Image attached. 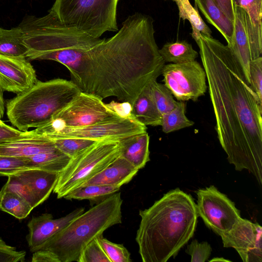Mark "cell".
<instances>
[{
	"instance_id": "obj_39",
	"label": "cell",
	"mask_w": 262,
	"mask_h": 262,
	"mask_svg": "<svg viewBox=\"0 0 262 262\" xmlns=\"http://www.w3.org/2000/svg\"><path fill=\"white\" fill-rule=\"evenodd\" d=\"M26 255V251H17L0 237V262H23L25 260Z\"/></svg>"
},
{
	"instance_id": "obj_29",
	"label": "cell",
	"mask_w": 262,
	"mask_h": 262,
	"mask_svg": "<svg viewBox=\"0 0 262 262\" xmlns=\"http://www.w3.org/2000/svg\"><path fill=\"white\" fill-rule=\"evenodd\" d=\"M120 187L101 185H82L67 194V200H89L91 202H100L111 195L118 192Z\"/></svg>"
},
{
	"instance_id": "obj_44",
	"label": "cell",
	"mask_w": 262,
	"mask_h": 262,
	"mask_svg": "<svg viewBox=\"0 0 262 262\" xmlns=\"http://www.w3.org/2000/svg\"><path fill=\"white\" fill-rule=\"evenodd\" d=\"M3 90L0 86V119L3 118L5 111V102L3 97Z\"/></svg>"
},
{
	"instance_id": "obj_40",
	"label": "cell",
	"mask_w": 262,
	"mask_h": 262,
	"mask_svg": "<svg viewBox=\"0 0 262 262\" xmlns=\"http://www.w3.org/2000/svg\"><path fill=\"white\" fill-rule=\"evenodd\" d=\"M107 106L121 118L133 116L132 114V106L127 102H117L114 101L106 104Z\"/></svg>"
},
{
	"instance_id": "obj_7",
	"label": "cell",
	"mask_w": 262,
	"mask_h": 262,
	"mask_svg": "<svg viewBox=\"0 0 262 262\" xmlns=\"http://www.w3.org/2000/svg\"><path fill=\"white\" fill-rule=\"evenodd\" d=\"M119 0H55L50 10L66 26L97 38L118 31Z\"/></svg>"
},
{
	"instance_id": "obj_41",
	"label": "cell",
	"mask_w": 262,
	"mask_h": 262,
	"mask_svg": "<svg viewBox=\"0 0 262 262\" xmlns=\"http://www.w3.org/2000/svg\"><path fill=\"white\" fill-rule=\"evenodd\" d=\"M232 21H234L235 12L233 0H212Z\"/></svg>"
},
{
	"instance_id": "obj_24",
	"label": "cell",
	"mask_w": 262,
	"mask_h": 262,
	"mask_svg": "<svg viewBox=\"0 0 262 262\" xmlns=\"http://www.w3.org/2000/svg\"><path fill=\"white\" fill-rule=\"evenodd\" d=\"M32 168H37L60 173L71 158L57 148L27 157Z\"/></svg>"
},
{
	"instance_id": "obj_45",
	"label": "cell",
	"mask_w": 262,
	"mask_h": 262,
	"mask_svg": "<svg viewBox=\"0 0 262 262\" xmlns=\"http://www.w3.org/2000/svg\"><path fill=\"white\" fill-rule=\"evenodd\" d=\"M209 261H231L230 260L225 259L223 257H214L212 259L210 260Z\"/></svg>"
},
{
	"instance_id": "obj_34",
	"label": "cell",
	"mask_w": 262,
	"mask_h": 262,
	"mask_svg": "<svg viewBox=\"0 0 262 262\" xmlns=\"http://www.w3.org/2000/svg\"><path fill=\"white\" fill-rule=\"evenodd\" d=\"M31 168L27 157L0 155V176L9 177Z\"/></svg>"
},
{
	"instance_id": "obj_22",
	"label": "cell",
	"mask_w": 262,
	"mask_h": 262,
	"mask_svg": "<svg viewBox=\"0 0 262 262\" xmlns=\"http://www.w3.org/2000/svg\"><path fill=\"white\" fill-rule=\"evenodd\" d=\"M194 2L207 21L220 32L227 45H230L234 32V22L226 16L212 0H194Z\"/></svg>"
},
{
	"instance_id": "obj_5",
	"label": "cell",
	"mask_w": 262,
	"mask_h": 262,
	"mask_svg": "<svg viewBox=\"0 0 262 262\" xmlns=\"http://www.w3.org/2000/svg\"><path fill=\"white\" fill-rule=\"evenodd\" d=\"M122 204L120 192L111 195L75 218L39 250L50 251L59 262H78L82 250L90 242L121 223Z\"/></svg>"
},
{
	"instance_id": "obj_28",
	"label": "cell",
	"mask_w": 262,
	"mask_h": 262,
	"mask_svg": "<svg viewBox=\"0 0 262 262\" xmlns=\"http://www.w3.org/2000/svg\"><path fill=\"white\" fill-rule=\"evenodd\" d=\"M33 209L24 199L2 188L0 190V210L11 214L16 219L22 220L26 218Z\"/></svg>"
},
{
	"instance_id": "obj_10",
	"label": "cell",
	"mask_w": 262,
	"mask_h": 262,
	"mask_svg": "<svg viewBox=\"0 0 262 262\" xmlns=\"http://www.w3.org/2000/svg\"><path fill=\"white\" fill-rule=\"evenodd\" d=\"M196 195L199 216L217 235L221 236L230 231L241 217L234 203L214 186L199 189Z\"/></svg>"
},
{
	"instance_id": "obj_6",
	"label": "cell",
	"mask_w": 262,
	"mask_h": 262,
	"mask_svg": "<svg viewBox=\"0 0 262 262\" xmlns=\"http://www.w3.org/2000/svg\"><path fill=\"white\" fill-rule=\"evenodd\" d=\"M81 92L71 80L61 78L44 82L38 80L7 102V117L21 132L39 127L49 122L56 112Z\"/></svg>"
},
{
	"instance_id": "obj_31",
	"label": "cell",
	"mask_w": 262,
	"mask_h": 262,
	"mask_svg": "<svg viewBox=\"0 0 262 262\" xmlns=\"http://www.w3.org/2000/svg\"><path fill=\"white\" fill-rule=\"evenodd\" d=\"M150 96L162 115L173 109L177 104L170 90L165 85L152 80L148 85Z\"/></svg>"
},
{
	"instance_id": "obj_2",
	"label": "cell",
	"mask_w": 262,
	"mask_h": 262,
	"mask_svg": "<svg viewBox=\"0 0 262 262\" xmlns=\"http://www.w3.org/2000/svg\"><path fill=\"white\" fill-rule=\"evenodd\" d=\"M154 19L135 13L117 33L88 50L78 88L101 99L114 96L132 106L147 85L162 74L165 62L155 38Z\"/></svg>"
},
{
	"instance_id": "obj_25",
	"label": "cell",
	"mask_w": 262,
	"mask_h": 262,
	"mask_svg": "<svg viewBox=\"0 0 262 262\" xmlns=\"http://www.w3.org/2000/svg\"><path fill=\"white\" fill-rule=\"evenodd\" d=\"M159 51L165 62L183 63L195 60L198 57L197 51L186 40L167 42Z\"/></svg>"
},
{
	"instance_id": "obj_18",
	"label": "cell",
	"mask_w": 262,
	"mask_h": 262,
	"mask_svg": "<svg viewBox=\"0 0 262 262\" xmlns=\"http://www.w3.org/2000/svg\"><path fill=\"white\" fill-rule=\"evenodd\" d=\"M234 6V28L231 43L228 45L242 68L245 76L250 85V63L254 60L245 21L244 11Z\"/></svg>"
},
{
	"instance_id": "obj_27",
	"label": "cell",
	"mask_w": 262,
	"mask_h": 262,
	"mask_svg": "<svg viewBox=\"0 0 262 262\" xmlns=\"http://www.w3.org/2000/svg\"><path fill=\"white\" fill-rule=\"evenodd\" d=\"M27 49L23 42V33L19 27L0 29V54L26 57Z\"/></svg>"
},
{
	"instance_id": "obj_32",
	"label": "cell",
	"mask_w": 262,
	"mask_h": 262,
	"mask_svg": "<svg viewBox=\"0 0 262 262\" xmlns=\"http://www.w3.org/2000/svg\"><path fill=\"white\" fill-rule=\"evenodd\" d=\"M52 140L56 148L70 158H74L97 141L80 138H61Z\"/></svg>"
},
{
	"instance_id": "obj_35",
	"label": "cell",
	"mask_w": 262,
	"mask_h": 262,
	"mask_svg": "<svg viewBox=\"0 0 262 262\" xmlns=\"http://www.w3.org/2000/svg\"><path fill=\"white\" fill-rule=\"evenodd\" d=\"M78 262H111L97 237L90 242L82 250Z\"/></svg>"
},
{
	"instance_id": "obj_8",
	"label": "cell",
	"mask_w": 262,
	"mask_h": 262,
	"mask_svg": "<svg viewBox=\"0 0 262 262\" xmlns=\"http://www.w3.org/2000/svg\"><path fill=\"white\" fill-rule=\"evenodd\" d=\"M120 151L119 139H105L96 141L71 158L59 173L53 192L58 199L64 198L104 169L120 155Z\"/></svg>"
},
{
	"instance_id": "obj_42",
	"label": "cell",
	"mask_w": 262,
	"mask_h": 262,
	"mask_svg": "<svg viewBox=\"0 0 262 262\" xmlns=\"http://www.w3.org/2000/svg\"><path fill=\"white\" fill-rule=\"evenodd\" d=\"M32 262H59L57 258L50 251L38 250L33 252Z\"/></svg>"
},
{
	"instance_id": "obj_38",
	"label": "cell",
	"mask_w": 262,
	"mask_h": 262,
	"mask_svg": "<svg viewBox=\"0 0 262 262\" xmlns=\"http://www.w3.org/2000/svg\"><path fill=\"white\" fill-rule=\"evenodd\" d=\"M250 85L262 102V57L259 56L250 63Z\"/></svg>"
},
{
	"instance_id": "obj_16",
	"label": "cell",
	"mask_w": 262,
	"mask_h": 262,
	"mask_svg": "<svg viewBox=\"0 0 262 262\" xmlns=\"http://www.w3.org/2000/svg\"><path fill=\"white\" fill-rule=\"evenodd\" d=\"M56 149L53 141L45 136L22 132L18 136L0 142V155L26 158Z\"/></svg>"
},
{
	"instance_id": "obj_33",
	"label": "cell",
	"mask_w": 262,
	"mask_h": 262,
	"mask_svg": "<svg viewBox=\"0 0 262 262\" xmlns=\"http://www.w3.org/2000/svg\"><path fill=\"white\" fill-rule=\"evenodd\" d=\"M97 239L111 262L132 261L129 251L123 245L114 243L102 235Z\"/></svg>"
},
{
	"instance_id": "obj_14",
	"label": "cell",
	"mask_w": 262,
	"mask_h": 262,
	"mask_svg": "<svg viewBox=\"0 0 262 262\" xmlns=\"http://www.w3.org/2000/svg\"><path fill=\"white\" fill-rule=\"evenodd\" d=\"M37 81L36 71L26 57L0 54V86L3 91L18 94Z\"/></svg>"
},
{
	"instance_id": "obj_12",
	"label": "cell",
	"mask_w": 262,
	"mask_h": 262,
	"mask_svg": "<svg viewBox=\"0 0 262 262\" xmlns=\"http://www.w3.org/2000/svg\"><path fill=\"white\" fill-rule=\"evenodd\" d=\"M146 125L132 116L119 117L83 127L63 126L50 130L41 136L51 139L80 138L95 141L105 139L120 140L146 132Z\"/></svg>"
},
{
	"instance_id": "obj_13",
	"label": "cell",
	"mask_w": 262,
	"mask_h": 262,
	"mask_svg": "<svg viewBox=\"0 0 262 262\" xmlns=\"http://www.w3.org/2000/svg\"><path fill=\"white\" fill-rule=\"evenodd\" d=\"M220 236L224 247L235 249L244 262H262V228L258 223L241 217Z\"/></svg>"
},
{
	"instance_id": "obj_30",
	"label": "cell",
	"mask_w": 262,
	"mask_h": 262,
	"mask_svg": "<svg viewBox=\"0 0 262 262\" xmlns=\"http://www.w3.org/2000/svg\"><path fill=\"white\" fill-rule=\"evenodd\" d=\"M185 101H178L177 106L172 110L162 115L161 125L163 132L167 134L194 124L185 115Z\"/></svg>"
},
{
	"instance_id": "obj_21",
	"label": "cell",
	"mask_w": 262,
	"mask_h": 262,
	"mask_svg": "<svg viewBox=\"0 0 262 262\" xmlns=\"http://www.w3.org/2000/svg\"><path fill=\"white\" fill-rule=\"evenodd\" d=\"M120 156L139 170L150 160L149 136L146 132L120 139Z\"/></svg>"
},
{
	"instance_id": "obj_43",
	"label": "cell",
	"mask_w": 262,
	"mask_h": 262,
	"mask_svg": "<svg viewBox=\"0 0 262 262\" xmlns=\"http://www.w3.org/2000/svg\"><path fill=\"white\" fill-rule=\"evenodd\" d=\"M21 131L14 128L3 121L0 122V142L19 136Z\"/></svg>"
},
{
	"instance_id": "obj_37",
	"label": "cell",
	"mask_w": 262,
	"mask_h": 262,
	"mask_svg": "<svg viewBox=\"0 0 262 262\" xmlns=\"http://www.w3.org/2000/svg\"><path fill=\"white\" fill-rule=\"evenodd\" d=\"M212 248L207 242L199 243L198 240H193L187 246L185 251L191 256V262H205L210 257Z\"/></svg>"
},
{
	"instance_id": "obj_1",
	"label": "cell",
	"mask_w": 262,
	"mask_h": 262,
	"mask_svg": "<svg viewBox=\"0 0 262 262\" xmlns=\"http://www.w3.org/2000/svg\"><path fill=\"white\" fill-rule=\"evenodd\" d=\"M208 84L215 130L230 164L262 184V102L230 48L201 34L195 41Z\"/></svg>"
},
{
	"instance_id": "obj_19",
	"label": "cell",
	"mask_w": 262,
	"mask_h": 262,
	"mask_svg": "<svg viewBox=\"0 0 262 262\" xmlns=\"http://www.w3.org/2000/svg\"><path fill=\"white\" fill-rule=\"evenodd\" d=\"M14 175L27 185L38 206L47 200L53 191L59 173L31 168L22 170Z\"/></svg>"
},
{
	"instance_id": "obj_17",
	"label": "cell",
	"mask_w": 262,
	"mask_h": 262,
	"mask_svg": "<svg viewBox=\"0 0 262 262\" xmlns=\"http://www.w3.org/2000/svg\"><path fill=\"white\" fill-rule=\"evenodd\" d=\"M242 8L253 59L262 53V0H233Z\"/></svg>"
},
{
	"instance_id": "obj_46",
	"label": "cell",
	"mask_w": 262,
	"mask_h": 262,
	"mask_svg": "<svg viewBox=\"0 0 262 262\" xmlns=\"http://www.w3.org/2000/svg\"><path fill=\"white\" fill-rule=\"evenodd\" d=\"M2 121L0 119V122H2Z\"/></svg>"
},
{
	"instance_id": "obj_47",
	"label": "cell",
	"mask_w": 262,
	"mask_h": 262,
	"mask_svg": "<svg viewBox=\"0 0 262 262\" xmlns=\"http://www.w3.org/2000/svg\"><path fill=\"white\" fill-rule=\"evenodd\" d=\"M0 29H1V28H0Z\"/></svg>"
},
{
	"instance_id": "obj_3",
	"label": "cell",
	"mask_w": 262,
	"mask_h": 262,
	"mask_svg": "<svg viewBox=\"0 0 262 262\" xmlns=\"http://www.w3.org/2000/svg\"><path fill=\"white\" fill-rule=\"evenodd\" d=\"M139 214L136 241L143 262H166L175 257L193 237L199 217L191 195L179 188Z\"/></svg>"
},
{
	"instance_id": "obj_9",
	"label": "cell",
	"mask_w": 262,
	"mask_h": 262,
	"mask_svg": "<svg viewBox=\"0 0 262 262\" xmlns=\"http://www.w3.org/2000/svg\"><path fill=\"white\" fill-rule=\"evenodd\" d=\"M119 117L100 98L81 92L70 103L56 112L49 122L28 131L30 134L41 136L63 126L83 127Z\"/></svg>"
},
{
	"instance_id": "obj_36",
	"label": "cell",
	"mask_w": 262,
	"mask_h": 262,
	"mask_svg": "<svg viewBox=\"0 0 262 262\" xmlns=\"http://www.w3.org/2000/svg\"><path fill=\"white\" fill-rule=\"evenodd\" d=\"M8 178L7 181L2 188L18 194L26 200L33 209L36 207L34 196L27 185L15 175L9 176Z\"/></svg>"
},
{
	"instance_id": "obj_11",
	"label": "cell",
	"mask_w": 262,
	"mask_h": 262,
	"mask_svg": "<svg viewBox=\"0 0 262 262\" xmlns=\"http://www.w3.org/2000/svg\"><path fill=\"white\" fill-rule=\"evenodd\" d=\"M165 85L178 101H196L206 92V75L195 60L164 64L161 74Z\"/></svg>"
},
{
	"instance_id": "obj_26",
	"label": "cell",
	"mask_w": 262,
	"mask_h": 262,
	"mask_svg": "<svg viewBox=\"0 0 262 262\" xmlns=\"http://www.w3.org/2000/svg\"><path fill=\"white\" fill-rule=\"evenodd\" d=\"M174 2L178 9L179 15L183 20H187L192 29L191 35L196 41L202 34L211 36V31L204 21L196 8L192 7L189 0H165Z\"/></svg>"
},
{
	"instance_id": "obj_20",
	"label": "cell",
	"mask_w": 262,
	"mask_h": 262,
	"mask_svg": "<svg viewBox=\"0 0 262 262\" xmlns=\"http://www.w3.org/2000/svg\"><path fill=\"white\" fill-rule=\"evenodd\" d=\"M138 171V169L120 155L82 185L95 184L121 187L130 182Z\"/></svg>"
},
{
	"instance_id": "obj_15",
	"label": "cell",
	"mask_w": 262,
	"mask_h": 262,
	"mask_svg": "<svg viewBox=\"0 0 262 262\" xmlns=\"http://www.w3.org/2000/svg\"><path fill=\"white\" fill-rule=\"evenodd\" d=\"M84 212V208L80 207L56 219H53L52 214L48 213L33 216L27 224L29 232L26 236L30 251L33 253L39 250L44 243Z\"/></svg>"
},
{
	"instance_id": "obj_23",
	"label": "cell",
	"mask_w": 262,
	"mask_h": 262,
	"mask_svg": "<svg viewBox=\"0 0 262 262\" xmlns=\"http://www.w3.org/2000/svg\"><path fill=\"white\" fill-rule=\"evenodd\" d=\"M148 85L133 105L132 114L146 126H159L161 125L162 114L150 96Z\"/></svg>"
},
{
	"instance_id": "obj_4",
	"label": "cell",
	"mask_w": 262,
	"mask_h": 262,
	"mask_svg": "<svg viewBox=\"0 0 262 262\" xmlns=\"http://www.w3.org/2000/svg\"><path fill=\"white\" fill-rule=\"evenodd\" d=\"M18 27L23 33L28 60H50L62 64L77 85L86 52L104 39L66 26L51 10L42 17L26 16Z\"/></svg>"
}]
</instances>
